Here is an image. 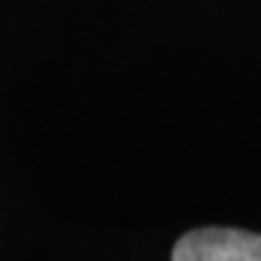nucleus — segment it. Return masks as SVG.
I'll list each match as a JSON object with an SVG mask.
<instances>
[{"label": "nucleus", "instance_id": "1", "mask_svg": "<svg viewBox=\"0 0 261 261\" xmlns=\"http://www.w3.org/2000/svg\"><path fill=\"white\" fill-rule=\"evenodd\" d=\"M173 261H261V234L243 229H195L173 248Z\"/></svg>", "mask_w": 261, "mask_h": 261}]
</instances>
